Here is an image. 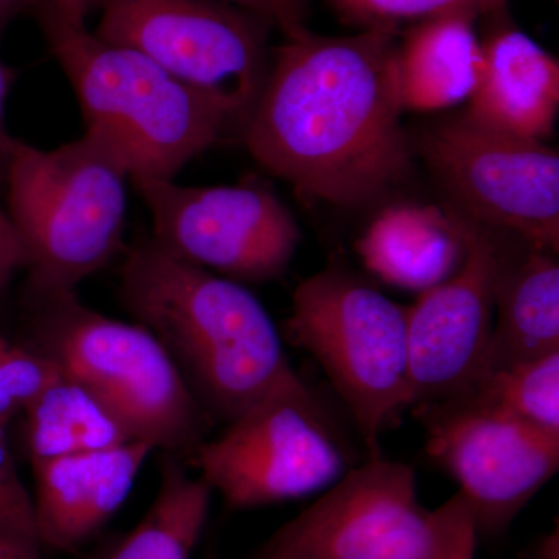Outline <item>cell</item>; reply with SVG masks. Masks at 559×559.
I'll return each instance as SVG.
<instances>
[{
	"label": "cell",
	"instance_id": "cell-1",
	"mask_svg": "<svg viewBox=\"0 0 559 559\" xmlns=\"http://www.w3.org/2000/svg\"><path fill=\"white\" fill-rule=\"evenodd\" d=\"M400 32L285 33L246 120L253 159L304 200L356 207L399 182L411 164L401 127Z\"/></svg>",
	"mask_w": 559,
	"mask_h": 559
},
{
	"label": "cell",
	"instance_id": "cell-2",
	"mask_svg": "<svg viewBox=\"0 0 559 559\" xmlns=\"http://www.w3.org/2000/svg\"><path fill=\"white\" fill-rule=\"evenodd\" d=\"M120 297L167 349L210 419L229 425L297 374L253 294L171 255L153 238L131 249Z\"/></svg>",
	"mask_w": 559,
	"mask_h": 559
},
{
	"label": "cell",
	"instance_id": "cell-3",
	"mask_svg": "<svg viewBox=\"0 0 559 559\" xmlns=\"http://www.w3.org/2000/svg\"><path fill=\"white\" fill-rule=\"evenodd\" d=\"M33 11L75 91L86 132L116 153L134 182L175 179L230 123L223 106L145 55L106 43L44 0Z\"/></svg>",
	"mask_w": 559,
	"mask_h": 559
},
{
	"label": "cell",
	"instance_id": "cell-4",
	"mask_svg": "<svg viewBox=\"0 0 559 559\" xmlns=\"http://www.w3.org/2000/svg\"><path fill=\"white\" fill-rule=\"evenodd\" d=\"M128 178L116 153L90 132L49 151L14 140L5 189L32 301L73 293L116 257Z\"/></svg>",
	"mask_w": 559,
	"mask_h": 559
},
{
	"label": "cell",
	"instance_id": "cell-5",
	"mask_svg": "<svg viewBox=\"0 0 559 559\" xmlns=\"http://www.w3.org/2000/svg\"><path fill=\"white\" fill-rule=\"evenodd\" d=\"M33 305L32 349L90 390L132 441L193 457L212 419L148 329L91 310L76 290Z\"/></svg>",
	"mask_w": 559,
	"mask_h": 559
},
{
	"label": "cell",
	"instance_id": "cell-6",
	"mask_svg": "<svg viewBox=\"0 0 559 559\" xmlns=\"http://www.w3.org/2000/svg\"><path fill=\"white\" fill-rule=\"evenodd\" d=\"M288 336L325 371L358 426L370 457L412 407L407 308L344 267L297 286Z\"/></svg>",
	"mask_w": 559,
	"mask_h": 559
},
{
	"label": "cell",
	"instance_id": "cell-7",
	"mask_svg": "<svg viewBox=\"0 0 559 559\" xmlns=\"http://www.w3.org/2000/svg\"><path fill=\"white\" fill-rule=\"evenodd\" d=\"M477 538L460 492L425 509L415 471L380 454L348 469L250 559H436Z\"/></svg>",
	"mask_w": 559,
	"mask_h": 559
},
{
	"label": "cell",
	"instance_id": "cell-8",
	"mask_svg": "<svg viewBox=\"0 0 559 559\" xmlns=\"http://www.w3.org/2000/svg\"><path fill=\"white\" fill-rule=\"evenodd\" d=\"M95 35L145 55L246 123L270 70L271 25L216 0H103Z\"/></svg>",
	"mask_w": 559,
	"mask_h": 559
},
{
	"label": "cell",
	"instance_id": "cell-9",
	"mask_svg": "<svg viewBox=\"0 0 559 559\" xmlns=\"http://www.w3.org/2000/svg\"><path fill=\"white\" fill-rule=\"evenodd\" d=\"M191 459L231 509L305 498L349 469L340 436L299 374L205 440Z\"/></svg>",
	"mask_w": 559,
	"mask_h": 559
},
{
	"label": "cell",
	"instance_id": "cell-10",
	"mask_svg": "<svg viewBox=\"0 0 559 559\" xmlns=\"http://www.w3.org/2000/svg\"><path fill=\"white\" fill-rule=\"evenodd\" d=\"M419 151L463 216L528 248L558 252V150L463 114L433 124Z\"/></svg>",
	"mask_w": 559,
	"mask_h": 559
},
{
	"label": "cell",
	"instance_id": "cell-11",
	"mask_svg": "<svg viewBox=\"0 0 559 559\" xmlns=\"http://www.w3.org/2000/svg\"><path fill=\"white\" fill-rule=\"evenodd\" d=\"M134 183L153 216V240L171 255L242 282H267L288 270L301 231L267 187Z\"/></svg>",
	"mask_w": 559,
	"mask_h": 559
},
{
	"label": "cell",
	"instance_id": "cell-12",
	"mask_svg": "<svg viewBox=\"0 0 559 559\" xmlns=\"http://www.w3.org/2000/svg\"><path fill=\"white\" fill-rule=\"evenodd\" d=\"M415 411L426 428V450L457 481L479 536L506 533L557 474L559 436L462 401Z\"/></svg>",
	"mask_w": 559,
	"mask_h": 559
},
{
	"label": "cell",
	"instance_id": "cell-13",
	"mask_svg": "<svg viewBox=\"0 0 559 559\" xmlns=\"http://www.w3.org/2000/svg\"><path fill=\"white\" fill-rule=\"evenodd\" d=\"M465 253L454 274L407 307L412 407L455 399L484 367L496 289L509 250L496 231L454 212Z\"/></svg>",
	"mask_w": 559,
	"mask_h": 559
},
{
	"label": "cell",
	"instance_id": "cell-14",
	"mask_svg": "<svg viewBox=\"0 0 559 559\" xmlns=\"http://www.w3.org/2000/svg\"><path fill=\"white\" fill-rule=\"evenodd\" d=\"M151 452L148 444L128 441L110 450L33 463L40 546L72 550L105 527L130 496Z\"/></svg>",
	"mask_w": 559,
	"mask_h": 559
},
{
	"label": "cell",
	"instance_id": "cell-15",
	"mask_svg": "<svg viewBox=\"0 0 559 559\" xmlns=\"http://www.w3.org/2000/svg\"><path fill=\"white\" fill-rule=\"evenodd\" d=\"M499 22L480 40L481 61L465 116L484 127L546 142L559 108V62L530 36Z\"/></svg>",
	"mask_w": 559,
	"mask_h": 559
},
{
	"label": "cell",
	"instance_id": "cell-16",
	"mask_svg": "<svg viewBox=\"0 0 559 559\" xmlns=\"http://www.w3.org/2000/svg\"><path fill=\"white\" fill-rule=\"evenodd\" d=\"M358 252L384 282L423 293L459 270L465 245L454 212L399 205L371 223L358 241Z\"/></svg>",
	"mask_w": 559,
	"mask_h": 559
},
{
	"label": "cell",
	"instance_id": "cell-17",
	"mask_svg": "<svg viewBox=\"0 0 559 559\" xmlns=\"http://www.w3.org/2000/svg\"><path fill=\"white\" fill-rule=\"evenodd\" d=\"M554 352H559L558 261L554 253L527 246L521 255L509 253L500 271L495 322L479 374Z\"/></svg>",
	"mask_w": 559,
	"mask_h": 559
},
{
	"label": "cell",
	"instance_id": "cell-18",
	"mask_svg": "<svg viewBox=\"0 0 559 559\" xmlns=\"http://www.w3.org/2000/svg\"><path fill=\"white\" fill-rule=\"evenodd\" d=\"M473 17L421 22L403 33L396 50L404 110H440L468 100L479 76L480 39Z\"/></svg>",
	"mask_w": 559,
	"mask_h": 559
},
{
	"label": "cell",
	"instance_id": "cell-19",
	"mask_svg": "<svg viewBox=\"0 0 559 559\" xmlns=\"http://www.w3.org/2000/svg\"><path fill=\"white\" fill-rule=\"evenodd\" d=\"M24 412L33 463L110 450L132 441L90 390L58 369Z\"/></svg>",
	"mask_w": 559,
	"mask_h": 559
},
{
	"label": "cell",
	"instance_id": "cell-20",
	"mask_svg": "<svg viewBox=\"0 0 559 559\" xmlns=\"http://www.w3.org/2000/svg\"><path fill=\"white\" fill-rule=\"evenodd\" d=\"M165 454L160 487L142 521L108 559H190L207 522L212 488Z\"/></svg>",
	"mask_w": 559,
	"mask_h": 559
},
{
	"label": "cell",
	"instance_id": "cell-21",
	"mask_svg": "<svg viewBox=\"0 0 559 559\" xmlns=\"http://www.w3.org/2000/svg\"><path fill=\"white\" fill-rule=\"evenodd\" d=\"M448 401L487 407L559 436V352L485 371Z\"/></svg>",
	"mask_w": 559,
	"mask_h": 559
},
{
	"label": "cell",
	"instance_id": "cell-22",
	"mask_svg": "<svg viewBox=\"0 0 559 559\" xmlns=\"http://www.w3.org/2000/svg\"><path fill=\"white\" fill-rule=\"evenodd\" d=\"M340 16L360 31L382 28L401 33L421 22L447 16L473 20L506 11L510 0H326Z\"/></svg>",
	"mask_w": 559,
	"mask_h": 559
},
{
	"label": "cell",
	"instance_id": "cell-23",
	"mask_svg": "<svg viewBox=\"0 0 559 559\" xmlns=\"http://www.w3.org/2000/svg\"><path fill=\"white\" fill-rule=\"evenodd\" d=\"M57 367L35 349L11 344L0 334V423L24 411L53 377Z\"/></svg>",
	"mask_w": 559,
	"mask_h": 559
},
{
	"label": "cell",
	"instance_id": "cell-24",
	"mask_svg": "<svg viewBox=\"0 0 559 559\" xmlns=\"http://www.w3.org/2000/svg\"><path fill=\"white\" fill-rule=\"evenodd\" d=\"M0 533L39 543L35 500L21 479L3 423H0Z\"/></svg>",
	"mask_w": 559,
	"mask_h": 559
},
{
	"label": "cell",
	"instance_id": "cell-25",
	"mask_svg": "<svg viewBox=\"0 0 559 559\" xmlns=\"http://www.w3.org/2000/svg\"><path fill=\"white\" fill-rule=\"evenodd\" d=\"M216 2L229 3L249 11L266 21L271 27H277L283 35L305 27V20L310 10V0H216Z\"/></svg>",
	"mask_w": 559,
	"mask_h": 559
},
{
	"label": "cell",
	"instance_id": "cell-26",
	"mask_svg": "<svg viewBox=\"0 0 559 559\" xmlns=\"http://www.w3.org/2000/svg\"><path fill=\"white\" fill-rule=\"evenodd\" d=\"M27 267V253L9 213L0 210V297L17 272Z\"/></svg>",
	"mask_w": 559,
	"mask_h": 559
},
{
	"label": "cell",
	"instance_id": "cell-27",
	"mask_svg": "<svg viewBox=\"0 0 559 559\" xmlns=\"http://www.w3.org/2000/svg\"><path fill=\"white\" fill-rule=\"evenodd\" d=\"M14 70L0 61V186L5 187L7 170H9L11 150L16 138L10 134L5 123L7 98L13 86Z\"/></svg>",
	"mask_w": 559,
	"mask_h": 559
},
{
	"label": "cell",
	"instance_id": "cell-28",
	"mask_svg": "<svg viewBox=\"0 0 559 559\" xmlns=\"http://www.w3.org/2000/svg\"><path fill=\"white\" fill-rule=\"evenodd\" d=\"M66 21L86 25L87 17L100 10L103 0H44Z\"/></svg>",
	"mask_w": 559,
	"mask_h": 559
},
{
	"label": "cell",
	"instance_id": "cell-29",
	"mask_svg": "<svg viewBox=\"0 0 559 559\" xmlns=\"http://www.w3.org/2000/svg\"><path fill=\"white\" fill-rule=\"evenodd\" d=\"M38 540L0 533V559H40Z\"/></svg>",
	"mask_w": 559,
	"mask_h": 559
},
{
	"label": "cell",
	"instance_id": "cell-30",
	"mask_svg": "<svg viewBox=\"0 0 559 559\" xmlns=\"http://www.w3.org/2000/svg\"><path fill=\"white\" fill-rule=\"evenodd\" d=\"M38 0H0V39L11 22L24 11L33 10Z\"/></svg>",
	"mask_w": 559,
	"mask_h": 559
},
{
	"label": "cell",
	"instance_id": "cell-31",
	"mask_svg": "<svg viewBox=\"0 0 559 559\" xmlns=\"http://www.w3.org/2000/svg\"><path fill=\"white\" fill-rule=\"evenodd\" d=\"M477 540L474 543L463 544L457 549L448 551V554L441 555L436 559H474L476 557Z\"/></svg>",
	"mask_w": 559,
	"mask_h": 559
}]
</instances>
